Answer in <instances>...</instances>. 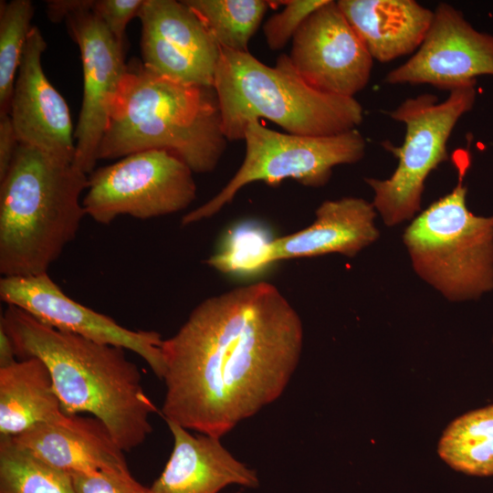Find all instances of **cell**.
Here are the masks:
<instances>
[{
  "label": "cell",
  "instance_id": "cell-23",
  "mask_svg": "<svg viewBox=\"0 0 493 493\" xmlns=\"http://www.w3.org/2000/svg\"><path fill=\"white\" fill-rule=\"evenodd\" d=\"M0 493H77L70 475L0 437Z\"/></svg>",
  "mask_w": 493,
  "mask_h": 493
},
{
  "label": "cell",
  "instance_id": "cell-15",
  "mask_svg": "<svg viewBox=\"0 0 493 493\" xmlns=\"http://www.w3.org/2000/svg\"><path fill=\"white\" fill-rule=\"evenodd\" d=\"M46 47L41 32L32 26L24 47L8 114L19 143L74 162L75 142L68 104L42 68L41 57Z\"/></svg>",
  "mask_w": 493,
  "mask_h": 493
},
{
  "label": "cell",
  "instance_id": "cell-3",
  "mask_svg": "<svg viewBox=\"0 0 493 493\" xmlns=\"http://www.w3.org/2000/svg\"><path fill=\"white\" fill-rule=\"evenodd\" d=\"M227 139L214 86L187 85L132 62L121 83L98 160L165 150L195 173L213 172Z\"/></svg>",
  "mask_w": 493,
  "mask_h": 493
},
{
  "label": "cell",
  "instance_id": "cell-19",
  "mask_svg": "<svg viewBox=\"0 0 493 493\" xmlns=\"http://www.w3.org/2000/svg\"><path fill=\"white\" fill-rule=\"evenodd\" d=\"M337 4L373 59L389 62L422 45L434 11L414 0H339Z\"/></svg>",
  "mask_w": 493,
  "mask_h": 493
},
{
  "label": "cell",
  "instance_id": "cell-21",
  "mask_svg": "<svg viewBox=\"0 0 493 493\" xmlns=\"http://www.w3.org/2000/svg\"><path fill=\"white\" fill-rule=\"evenodd\" d=\"M438 454L454 469L493 476V404L454 420L439 441Z\"/></svg>",
  "mask_w": 493,
  "mask_h": 493
},
{
  "label": "cell",
  "instance_id": "cell-13",
  "mask_svg": "<svg viewBox=\"0 0 493 493\" xmlns=\"http://www.w3.org/2000/svg\"><path fill=\"white\" fill-rule=\"evenodd\" d=\"M66 21L79 47L83 69V99L74 131L73 164L89 174L98 161L99 148L128 65L124 63L123 47L92 12L72 14Z\"/></svg>",
  "mask_w": 493,
  "mask_h": 493
},
{
  "label": "cell",
  "instance_id": "cell-24",
  "mask_svg": "<svg viewBox=\"0 0 493 493\" xmlns=\"http://www.w3.org/2000/svg\"><path fill=\"white\" fill-rule=\"evenodd\" d=\"M34 15L29 0L0 4V115L8 114L25 44Z\"/></svg>",
  "mask_w": 493,
  "mask_h": 493
},
{
  "label": "cell",
  "instance_id": "cell-12",
  "mask_svg": "<svg viewBox=\"0 0 493 493\" xmlns=\"http://www.w3.org/2000/svg\"><path fill=\"white\" fill-rule=\"evenodd\" d=\"M483 75L493 77V35L474 28L451 5L439 3L422 45L406 62L389 71L384 81L428 84L450 91Z\"/></svg>",
  "mask_w": 493,
  "mask_h": 493
},
{
  "label": "cell",
  "instance_id": "cell-14",
  "mask_svg": "<svg viewBox=\"0 0 493 493\" xmlns=\"http://www.w3.org/2000/svg\"><path fill=\"white\" fill-rule=\"evenodd\" d=\"M138 17L147 68L184 84L214 86L220 47L184 1L144 0Z\"/></svg>",
  "mask_w": 493,
  "mask_h": 493
},
{
  "label": "cell",
  "instance_id": "cell-10",
  "mask_svg": "<svg viewBox=\"0 0 493 493\" xmlns=\"http://www.w3.org/2000/svg\"><path fill=\"white\" fill-rule=\"evenodd\" d=\"M0 299L57 330L131 351L143 359L162 380V335L153 330H133L112 318L69 298L48 273L31 277H2Z\"/></svg>",
  "mask_w": 493,
  "mask_h": 493
},
{
  "label": "cell",
  "instance_id": "cell-4",
  "mask_svg": "<svg viewBox=\"0 0 493 493\" xmlns=\"http://www.w3.org/2000/svg\"><path fill=\"white\" fill-rule=\"evenodd\" d=\"M0 274L47 273L86 215L89 176L73 162L19 143L0 181Z\"/></svg>",
  "mask_w": 493,
  "mask_h": 493
},
{
  "label": "cell",
  "instance_id": "cell-7",
  "mask_svg": "<svg viewBox=\"0 0 493 493\" xmlns=\"http://www.w3.org/2000/svg\"><path fill=\"white\" fill-rule=\"evenodd\" d=\"M476 83L450 90L441 102L435 95L425 93L408 98L386 112L405 126L400 147L383 142L397 157L398 165L387 179H364L374 194L372 203L386 226L409 220L420 210L427 176L448 160L447 142L451 133L461 117L475 105Z\"/></svg>",
  "mask_w": 493,
  "mask_h": 493
},
{
  "label": "cell",
  "instance_id": "cell-6",
  "mask_svg": "<svg viewBox=\"0 0 493 493\" xmlns=\"http://www.w3.org/2000/svg\"><path fill=\"white\" fill-rule=\"evenodd\" d=\"M465 170L459 167L452 192L414 217L403 235L417 275L453 301L493 289V215L467 208Z\"/></svg>",
  "mask_w": 493,
  "mask_h": 493
},
{
  "label": "cell",
  "instance_id": "cell-20",
  "mask_svg": "<svg viewBox=\"0 0 493 493\" xmlns=\"http://www.w3.org/2000/svg\"><path fill=\"white\" fill-rule=\"evenodd\" d=\"M65 414L47 365L30 357L0 368V435L13 437Z\"/></svg>",
  "mask_w": 493,
  "mask_h": 493
},
{
  "label": "cell",
  "instance_id": "cell-25",
  "mask_svg": "<svg viewBox=\"0 0 493 493\" xmlns=\"http://www.w3.org/2000/svg\"><path fill=\"white\" fill-rule=\"evenodd\" d=\"M327 0H290L285 8L271 16L263 26L267 45L272 50H280L292 40L302 23Z\"/></svg>",
  "mask_w": 493,
  "mask_h": 493
},
{
  "label": "cell",
  "instance_id": "cell-1",
  "mask_svg": "<svg viewBox=\"0 0 493 493\" xmlns=\"http://www.w3.org/2000/svg\"><path fill=\"white\" fill-rule=\"evenodd\" d=\"M297 310L266 281L204 299L163 341L166 422L221 438L284 393L300 359Z\"/></svg>",
  "mask_w": 493,
  "mask_h": 493
},
{
  "label": "cell",
  "instance_id": "cell-27",
  "mask_svg": "<svg viewBox=\"0 0 493 493\" xmlns=\"http://www.w3.org/2000/svg\"><path fill=\"white\" fill-rule=\"evenodd\" d=\"M143 2L144 0H95L92 13L123 47L126 26L132 17L138 16Z\"/></svg>",
  "mask_w": 493,
  "mask_h": 493
},
{
  "label": "cell",
  "instance_id": "cell-9",
  "mask_svg": "<svg viewBox=\"0 0 493 493\" xmlns=\"http://www.w3.org/2000/svg\"><path fill=\"white\" fill-rule=\"evenodd\" d=\"M193 173L168 151L135 152L92 171L82 205L86 215L101 225L120 215L150 219L175 214L196 198Z\"/></svg>",
  "mask_w": 493,
  "mask_h": 493
},
{
  "label": "cell",
  "instance_id": "cell-22",
  "mask_svg": "<svg viewBox=\"0 0 493 493\" xmlns=\"http://www.w3.org/2000/svg\"><path fill=\"white\" fill-rule=\"evenodd\" d=\"M199 17L219 47L248 52V43L267 8L265 0H184Z\"/></svg>",
  "mask_w": 493,
  "mask_h": 493
},
{
  "label": "cell",
  "instance_id": "cell-11",
  "mask_svg": "<svg viewBox=\"0 0 493 493\" xmlns=\"http://www.w3.org/2000/svg\"><path fill=\"white\" fill-rule=\"evenodd\" d=\"M291 41L290 62L311 88L354 98L367 86L373 58L337 1L327 0L309 15Z\"/></svg>",
  "mask_w": 493,
  "mask_h": 493
},
{
  "label": "cell",
  "instance_id": "cell-5",
  "mask_svg": "<svg viewBox=\"0 0 493 493\" xmlns=\"http://www.w3.org/2000/svg\"><path fill=\"white\" fill-rule=\"evenodd\" d=\"M214 88L227 141L244 140L248 123L262 118L288 133L304 136L339 134L356 129L363 120L362 106L355 98L311 88L287 54L269 67L249 52L220 47Z\"/></svg>",
  "mask_w": 493,
  "mask_h": 493
},
{
  "label": "cell",
  "instance_id": "cell-8",
  "mask_svg": "<svg viewBox=\"0 0 493 493\" xmlns=\"http://www.w3.org/2000/svg\"><path fill=\"white\" fill-rule=\"evenodd\" d=\"M244 141L245 158L235 175L213 198L185 214L181 226L212 217L241 188L254 182L274 186L293 179L304 186L322 187L330 179L333 167L359 162L366 149L365 139L357 129L330 136H304L267 129L260 121L248 123Z\"/></svg>",
  "mask_w": 493,
  "mask_h": 493
},
{
  "label": "cell",
  "instance_id": "cell-29",
  "mask_svg": "<svg viewBox=\"0 0 493 493\" xmlns=\"http://www.w3.org/2000/svg\"><path fill=\"white\" fill-rule=\"evenodd\" d=\"M95 0H52L47 2V15L52 22H59L78 12H92Z\"/></svg>",
  "mask_w": 493,
  "mask_h": 493
},
{
  "label": "cell",
  "instance_id": "cell-30",
  "mask_svg": "<svg viewBox=\"0 0 493 493\" xmlns=\"http://www.w3.org/2000/svg\"><path fill=\"white\" fill-rule=\"evenodd\" d=\"M16 351L9 335L4 328L0 326V368L9 366L16 362Z\"/></svg>",
  "mask_w": 493,
  "mask_h": 493
},
{
  "label": "cell",
  "instance_id": "cell-2",
  "mask_svg": "<svg viewBox=\"0 0 493 493\" xmlns=\"http://www.w3.org/2000/svg\"><path fill=\"white\" fill-rule=\"evenodd\" d=\"M0 326L20 360L36 357L47 365L65 414L100 419L123 451L143 444L158 409L124 349L57 330L15 306L2 313Z\"/></svg>",
  "mask_w": 493,
  "mask_h": 493
},
{
  "label": "cell",
  "instance_id": "cell-18",
  "mask_svg": "<svg viewBox=\"0 0 493 493\" xmlns=\"http://www.w3.org/2000/svg\"><path fill=\"white\" fill-rule=\"evenodd\" d=\"M173 446L161 475L147 487L146 493H219L228 486L255 488L257 472L236 458L221 438L166 422Z\"/></svg>",
  "mask_w": 493,
  "mask_h": 493
},
{
  "label": "cell",
  "instance_id": "cell-17",
  "mask_svg": "<svg viewBox=\"0 0 493 493\" xmlns=\"http://www.w3.org/2000/svg\"><path fill=\"white\" fill-rule=\"evenodd\" d=\"M315 215L309 226L267 241L261 248L258 268L280 260L331 253L351 257L379 236L375 207L362 198L326 200Z\"/></svg>",
  "mask_w": 493,
  "mask_h": 493
},
{
  "label": "cell",
  "instance_id": "cell-28",
  "mask_svg": "<svg viewBox=\"0 0 493 493\" xmlns=\"http://www.w3.org/2000/svg\"><path fill=\"white\" fill-rule=\"evenodd\" d=\"M18 144L9 114L0 115V181L9 169Z\"/></svg>",
  "mask_w": 493,
  "mask_h": 493
},
{
  "label": "cell",
  "instance_id": "cell-16",
  "mask_svg": "<svg viewBox=\"0 0 493 493\" xmlns=\"http://www.w3.org/2000/svg\"><path fill=\"white\" fill-rule=\"evenodd\" d=\"M11 438L38 460L70 476L129 469L124 451L94 416L65 414Z\"/></svg>",
  "mask_w": 493,
  "mask_h": 493
},
{
  "label": "cell",
  "instance_id": "cell-26",
  "mask_svg": "<svg viewBox=\"0 0 493 493\" xmlns=\"http://www.w3.org/2000/svg\"><path fill=\"white\" fill-rule=\"evenodd\" d=\"M77 493H146L130 470H102L71 476Z\"/></svg>",
  "mask_w": 493,
  "mask_h": 493
}]
</instances>
